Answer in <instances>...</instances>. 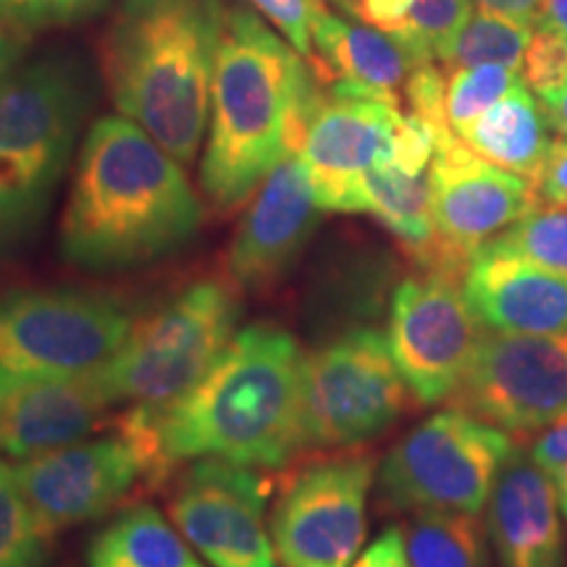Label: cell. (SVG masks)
<instances>
[{
    "label": "cell",
    "mask_w": 567,
    "mask_h": 567,
    "mask_svg": "<svg viewBox=\"0 0 567 567\" xmlns=\"http://www.w3.org/2000/svg\"><path fill=\"white\" fill-rule=\"evenodd\" d=\"M203 205L182 163L126 116L90 126L61 221V252L87 271H122L182 250Z\"/></svg>",
    "instance_id": "6da1fadb"
},
{
    "label": "cell",
    "mask_w": 567,
    "mask_h": 567,
    "mask_svg": "<svg viewBox=\"0 0 567 567\" xmlns=\"http://www.w3.org/2000/svg\"><path fill=\"white\" fill-rule=\"evenodd\" d=\"M13 467L32 513L51 536L97 520L142 478L137 452L118 431L42 452Z\"/></svg>",
    "instance_id": "9a60e30c"
},
{
    "label": "cell",
    "mask_w": 567,
    "mask_h": 567,
    "mask_svg": "<svg viewBox=\"0 0 567 567\" xmlns=\"http://www.w3.org/2000/svg\"><path fill=\"white\" fill-rule=\"evenodd\" d=\"M460 281V274L423 268L394 289L386 339L423 405L450 400L486 334Z\"/></svg>",
    "instance_id": "30bf717a"
},
{
    "label": "cell",
    "mask_w": 567,
    "mask_h": 567,
    "mask_svg": "<svg viewBox=\"0 0 567 567\" xmlns=\"http://www.w3.org/2000/svg\"><path fill=\"white\" fill-rule=\"evenodd\" d=\"M400 122V105L352 92H326L297 151L313 182L318 208L360 213V182L371 168L392 161Z\"/></svg>",
    "instance_id": "2e32d148"
},
{
    "label": "cell",
    "mask_w": 567,
    "mask_h": 567,
    "mask_svg": "<svg viewBox=\"0 0 567 567\" xmlns=\"http://www.w3.org/2000/svg\"><path fill=\"white\" fill-rule=\"evenodd\" d=\"M111 405L95 371L21 389L0 400V452L27 460L82 442Z\"/></svg>",
    "instance_id": "ffe728a7"
},
{
    "label": "cell",
    "mask_w": 567,
    "mask_h": 567,
    "mask_svg": "<svg viewBox=\"0 0 567 567\" xmlns=\"http://www.w3.org/2000/svg\"><path fill=\"white\" fill-rule=\"evenodd\" d=\"M132 310L92 289L0 295V400L27 386L97 371L126 342Z\"/></svg>",
    "instance_id": "52a82bcc"
},
{
    "label": "cell",
    "mask_w": 567,
    "mask_h": 567,
    "mask_svg": "<svg viewBox=\"0 0 567 567\" xmlns=\"http://www.w3.org/2000/svg\"><path fill=\"white\" fill-rule=\"evenodd\" d=\"M410 567H486L478 515L415 513L405 534Z\"/></svg>",
    "instance_id": "d4e9b609"
},
{
    "label": "cell",
    "mask_w": 567,
    "mask_h": 567,
    "mask_svg": "<svg viewBox=\"0 0 567 567\" xmlns=\"http://www.w3.org/2000/svg\"><path fill=\"white\" fill-rule=\"evenodd\" d=\"M331 3H337L347 17H354V13H358V0H331Z\"/></svg>",
    "instance_id": "f6af8a7d"
},
{
    "label": "cell",
    "mask_w": 567,
    "mask_h": 567,
    "mask_svg": "<svg viewBox=\"0 0 567 567\" xmlns=\"http://www.w3.org/2000/svg\"><path fill=\"white\" fill-rule=\"evenodd\" d=\"M352 567H410L402 528H386L363 555L354 559Z\"/></svg>",
    "instance_id": "74e56055"
},
{
    "label": "cell",
    "mask_w": 567,
    "mask_h": 567,
    "mask_svg": "<svg viewBox=\"0 0 567 567\" xmlns=\"http://www.w3.org/2000/svg\"><path fill=\"white\" fill-rule=\"evenodd\" d=\"M264 17L279 27L297 53L310 59L313 55V21L323 11V0H250Z\"/></svg>",
    "instance_id": "4dcf8cb0"
},
{
    "label": "cell",
    "mask_w": 567,
    "mask_h": 567,
    "mask_svg": "<svg viewBox=\"0 0 567 567\" xmlns=\"http://www.w3.org/2000/svg\"><path fill=\"white\" fill-rule=\"evenodd\" d=\"M549 130L544 105H538L523 84L481 113L476 122L460 134V140L481 158L534 184L555 142L549 137Z\"/></svg>",
    "instance_id": "7402d4cb"
},
{
    "label": "cell",
    "mask_w": 567,
    "mask_h": 567,
    "mask_svg": "<svg viewBox=\"0 0 567 567\" xmlns=\"http://www.w3.org/2000/svg\"><path fill=\"white\" fill-rule=\"evenodd\" d=\"M484 247L515 255L567 279V205L530 210Z\"/></svg>",
    "instance_id": "83f0119b"
},
{
    "label": "cell",
    "mask_w": 567,
    "mask_h": 567,
    "mask_svg": "<svg viewBox=\"0 0 567 567\" xmlns=\"http://www.w3.org/2000/svg\"><path fill=\"white\" fill-rule=\"evenodd\" d=\"M476 3L481 6V11L496 13V17H507L520 21V24L534 27L542 0H476Z\"/></svg>",
    "instance_id": "ab89813d"
},
{
    "label": "cell",
    "mask_w": 567,
    "mask_h": 567,
    "mask_svg": "<svg viewBox=\"0 0 567 567\" xmlns=\"http://www.w3.org/2000/svg\"><path fill=\"white\" fill-rule=\"evenodd\" d=\"M534 27H538V32L567 38V0H542Z\"/></svg>",
    "instance_id": "60d3db41"
},
{
    "label": "cell",
    "mask_w": 567,
    "mask_h": 567,
    "mask_svg": "<svg viewBox=\"0 0 567 567\" xmlns=\"http://www.w3.org/2000/svg\"><path fill=\"white\" fill-rule=\"evenodd\" d=\"M360 213H371L405 245V250L423 266L434 247V218H431L429 172L405 174L384 163L360 182Z\"/></svg>",
    "instance_id": "cb8c5ba5"
},
{
    "label": "cell",
    "mask_w": 567,
    "mask_h": 567,
    "mask_svg": "<svg viewBox=\"0 0 567 567\" xmlns=\"http://www.w3.org/2000/svg\"><path fill=\"white\" fill-rule=\"evenodd\" d=\"M105 0H32L24 21L30 27L40 24H69L95 13Z\"/></svg>",
    "instance_id": "8d00e7d4"
},
{
    "label": "cell",
    "mask_w": 567,
    "mask_h": 567,
    "mask_svg": "<svg viewBox=\"0 0 567 567\" xmlns=\"http://www.w3.org/2000/svg\"><path fill=\"white\" fill-rule=\"evenodd\" d=\"M471 0H415L413 32L405 42V53L413 66H423L434 59L444 61L457 34L471 21Z\"/></svg>",
    "instance_id": "f546056e"
},
{
    "label": "cell",
    "mask_w": 567,
    "mask_h": 567,
    "mask_svg": "<svg viewBox=\"0 0 567 567\" xmlns=\"http://www.w3.org/2000/svg\"><path fill=\"white\" fill-rule=\"evenodd\" d=\"M24 30H30L24 19L0 0V76L17 66L24 53Z\"/></svg>",
    "instance_id": "f35d334b"
},
{
    "label": "cell",
    "mask_w": 567,
    "mask_h": 567,
    "mask_svg": "<svg viewBox=\"0 0 567 567\" xmlns=\"http://www.w3.org/2000/svg\"><path fill=\"white\" fill-rule=\"evenodd\" d=\"M538 200L547 205H567V140L551 142L547 158L534 179Z\"/></svg>",
    "instance_id": "d590c367"
},
{
    "label": "cell",
    "mask_w": 567,
    "mask_h": 567,
    "mask_svg": "<svg viewBox=\"0 0 567 567\" xmlns=\"http://www.w3.org/2000/svg\"><path fill=\"white\" fill-rule=\"evenodd\" d=\"M51 538L21 492L17 467L0 463V567H45Z\"/></svg>",
    "instance_id": "484cf974"
},
{
    "label": "cell",
    "mask_w": 567,
    "mask_h": 567,
    "mask_svg": "<svg viewBox=\"0 0 567 567\" xmlns=\"http://www.w3.org/2000/svg\"><path fill=\"white\" fill-rule=\"evenodd\" d=\"M515 446L507 431L463 410H442L402 436L381 463V499L410 513L478 515Z\"/></svg>",
    "instance_id": "ba28073f"
},
{
    "label": "cell",
    "mask_w": 567,
    "mask_h": 567,
    "mask_svg": "<svg viewBox=\"0 0 567 567\" xmlns=\"http://www.w3.org/2000/svg\"><path fill=\"white\" fill-rule=\"evenodd\" d=\"M321 213L302 158L287 153L266 176L234 234L229 250L234 284L247 292H264L279 284L300 258Z\"/></svg>",
    "instance_id": "e0dca14e"
},
{
    "label": "cell",
    "mask_w": 567,
    "mask_h": 567,
    "mask_svg": "<svg viewBox=\"0 0 567 567\" xmlns=\"http://www.w3.org/2000/svg\"><path fill=\"white\" fill-rule=\"evenodd\" d=\"M547 476L551 478V484H555L557 502H559V513L567 517V457L559 465L551 467Z\"/></svg>",
    "instance_id": "7bdbcfd3"
},
{
    "label": "cell",
    "mask_w": 567,
    "mask_h": 567,
    "mask_svg": "<svg viewBox=\"0 0 567 567\" xmlns=\"http://www.w3.org/2000/svg\"><path fill=\"white\" fill-rule=\"evenodd\" d=\"M153 413L172 467L203 457L287 465L305 450L300 344L281 326H245L187 394Z\"/></svg>",
    "instance_id": "3957f363"
},
{
    "label": "cell",
    "mask_w": 567,
    "mask_h": 567,
    "mask_svg": "<svg viewBox=\"0 0 567 567\" xmlns=\"http://www.w3.org/2000/svg\"><path fill=\"white\" fill-rule=\"evenodd\" d=\"M405 97L410 103V113L421 116L423 122H429L436 130V142L450 137L452 126L446 122V80L434 63H423V66H415L410 71L405 82Z\"/></svg>",
    "instance_id": "1f68e13d"
},
{
    "label": "cell",
    "mask_w": 567,
    "mask_h": 567,
    "mask_svg": "<svg viewBox=\"0 0 567 567\" xmlns=\"http://www.w3.org/2000/svg\"><path fill=\"white\" fill-rule=\"evenodd\" d=\"M429 184L434 247L421 268L460 276L481 247L542 203L534 184L481 158L457 134L436 142Z\"/></svg>",
    "instance_id": "8fae6325"
},
{
    "label": "cell",
    "mask_w": 567,
    "mask_h": 567,
    "mask_svg": "<svg viewBox=\"0 0 567 567\" xmlns=\"http://www.w3.org/2000/svg\"><path fill=\"white\" fill-rule=\"evenodd\" d=\"M90 567H203L187 538L151 505H134L92 538Z\"/></svg>",
    "instance_id": "603a6c76"
},
{
    "label": "cell",
    "mask_w": 567,
    "mask_h": 567,
    "mask_svg": "<svg viewBox=\"0 0 567 567\" xmlns=\"http://www.w3.org/2000/svg\"><path fill=\"white\" fill-rule=\"evenodd\" d=\"M268 494L260 467L203 457L182 473L168 515L213 567H279L266 528Z\"/></svg>",
    "instance_id": "5bb4252c"
},
{
    "label": "cell",
    "mask_w": 567,
    "mask_h": 567,
    "mask_svg": "<svg viewBox=\"0 0 567 567\" xmlns=\"http://www.w3.org/2000/svg\"><path fill=\"white\" fill-rule=\"evenodd\" d=\"M530 40H534L530 24L481 11L478 17H471L465 30L457 34L455 45L442 63L446 69L502 63V66L523 71V59H526Z\"/></svg>",
    "instance_id": "4316f807"
},
{
    "label": "cell",
    "mask_w": 567,
    "mask_h": 567,
    "mask_svg": "<svg viewBox=\"0 0 567 567\" xmlns=\"http://www.w3.org/2000/svg\"><path fill=\"white\" fill-rule=\"evenodd\" d=\"M413 3L415 0H358L354 19L365 21L373 30L386 32L405 51V42L413 32Z\"/></svg>",
    "instance_id": "e575fe53"
},
{
    "label": "cell",
    "mask_w": 567,
    "mask_h": 567,
    "mask_svg": "<svg viewBox=\"0 0 567 567\" xmlns=\"http://www.w3.org/2000/svg\"><path fill=\"white\" fill-rule=\"evenodd\" d=\"M375 457L347 452L295 473L271 515L281 567H350L365 542Z\"/></svg>",
    "instance_id": "7c38bea8"
},
{
    "label": "cell",
    "mask_w": 567,
    "mask_h": 567,
    "mask_svg": "<svg viewBox=\"0 0 567 567\" xmlns=\"http://www.w3.org/2000/svg\"><path fill=\"white\" fill-rule=\"evenodd\" d=\"M523 80L538 95L555 90L567 82V38L538 32L530 40L526 59H523Z\"/></svg>",
    "instance_id": "d6a6232c"
},
{
    "label": "cell",
    "mask_w": 567,
    "mask_h": 567,
    "mask_svg": "<svg viewBox=\"0 0 567 567\" xmlns=\"http://www.w3.org/2000/svg\"><path fill=\"white\" fill-rule=\"evenodd\" d=\"M446 402L509 436L547 429L567 415V334L534 337L486 329Z\"/></svg>",
    "instance_id": "4fadbf2b"
},
{
    "label": "cell",
    "mask_w": 567,
    "mask_h": 567,
    "mask_svg": "<svg viewBox=\"0 0 567 567\" xmlns=\"http://www.w3.org/2000/svg\"><path fill=\"white\" fill-rule=\"evenodd\" d=\"M523 71L513 66H502V63H481V66H463L450 69V80H446V122L452 132L463 134L481 113L492 109L496 101L523 87Z\"/></svg>",
    "instance_id": "f1b7e54d"
},
{
    "label": "cell",
    "mask_w": 567,
    "mask_h": 567,
    "mask_svg": "<svg viewBox=\"0 0 567 567\" xmlns=\"http://www.w3.org/2000/svg\"><path fill=\"white\" fill-rule=\"evenodd\" d=\"M92 103L74 53H48L0 76V258L40 231Z\"/></svg>",
    "instance_id": "5b68a950"
},
{
    "label": "cell",
    "mask_w": 567,
    "mask_h": 567,
    "mask_svg": "<svg viewBox=\"0 0 567 567\" xmlns=\"http://www.w3.org/2000/svg\"><path fill=\"white\" fill-rule=\"evenodd\" d=\"M410 386L389 339L354 329L302 354L305 446H354L371 442L405 413Z\"/></svg>",
    "instance_id": "9c48e42d"
},
{
    "label": "cell",
    "mask_w": 567,
    "mask_h": 567,
    "mask_svg": "<svg viewBox=\"0 0 567 567\" xmlns=\"http://www.w3.org/2000/svg\"><path fill=\"white\" fill-rule=\"evenodd\" d=\"M538 97H542L544 113H547L551 130H555L563 140H567V82L559 84L555 90L542 92Z\"/></svg>",
    "instance_id": "b9f144b4"
},
{
    "label": "cell",
    "mask_w": 567,
    "mask_h": 567,
    "mask_svg": "<svg viewBox=\"0 0 567 567\" xmlns=\"http://www.w3.org/2000/svg\"><path fill=\"white\" fill-rule=\"evenodd\" d=\"M473 313L502 334H567V279L515 255L481 250L463 276Z\"/></svg>",
    "instance_id": "ac0fdd59"
},
{
    "label": "cell",
    "mask_w": 567,
    "mask_h": 567,
    "mask_svg": "<svg viewBox=\"0 0 567 567\" xmlns=\"http://www.w3.org/2000/svg\"><path fill=\"white\" fill-rule=\"evenodd\" d=\"M243 302L221 281H195L132 326L97 368L111 402L168 408L187 394L237 334Z\"/></svg>",
    "instance_id": "8992f818"
},
{
    "label": "cell",
    "mask_w": 567,
    "mask_h": 567,
    "mask_svg": "<svg viewBox=\"0 0 567 567\" xmlns=\"http://www.w3.org/2000/svg\"><path fill=\"white\" fill-rule=\"evenodd\" d=\"M436 153V130L415 113H402L392 142V166L405 174H425Z\"/></svg>",
    "instance_id": "836d02e7"
},
{
    "label": "cell",
    "mask_w": 567,
    "mask_h": 567,
    "mask_svg": "<svg viewBox=\"0 0 567 567\" xmlns=\"http://www.w3.org/2000/svg\"><path fill=\"white\" fill-rule=\"evenodd\" d=\"M316 69L329 90L375 97L400 105V87H405L413 61L400 42L373 27L352 24L329 9L318 11L313 21Z\"/></svg>",
    "instance_id": "44dd1931"
},
{
    "label": "cell",
    "mask_w": 567,
    "mask_h": 567,
    "mask_svg": "<svg viewBox=\"0 0 567 567\" xmlns=\"http://www.w3.org/2000/svg\"><path fill=\"white\" fill-rule=\"evenodd\" d=\"M3 3H6V6H9V9H13V11H17L21 19H24V17H27V11H30L32 0H3ZM24 24H27V21H24ZM27 27H30V24H27Z\"/></svg>",
    "instance_id": "ee69618b"
},
{
    "label": "cell",
    "mask_w": 567,
    "mask_h": 567,
    "mask_svg": "<svg viewBox=\"0 0 567 567\" xmlns=\"http://www.w3.org/2000/svg\"><path fill=\"white\" fill-rule=\"evenodd\" d=\"M488 534L502 567H565L555 484L515 446L488 496Z\"/></svg>",
    "instance_id": "d6986e66"
},
{
    "label": "cell",
    "mask_w": 567,
    "mask_h": 567,
    "mask_svg": "<svg viewBox=\"0 0 567 567\" xmlns=\"http://www.w3.org/2000/svg\"><path fill=\"white\" fill-rule=\"evenodd\" d=\"M226 19L224 0H122L105 34L113 103L179 163H193L208 134Z\"/></svg>",
    "instance_id": "277c9868"
},
{
    "label": "cell",
    "mask_w": 567,
    "mask_h": 567,
    "mask_svg": "<svg viewBox=\"0 0 567 567\" xmlns=\"http://www.w3.org/2000/svg\"><path fill=\"white\" fill-rule=\"evenodd\" d=\"M329 84L258 13L231 6L210 87L200 184L218 210L255 193L287 153L300 151Z\"/></svg>",
    "instance_id": "7a4b0ae2"
}]
</instances>
